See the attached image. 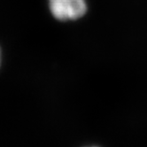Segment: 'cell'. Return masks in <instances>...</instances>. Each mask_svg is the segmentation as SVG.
I'll list each match as a JSON object with an SVG mask.
<instances>
[{
    "label": "cell",
    "mask_w": 147,
    "mask_h": 147,
    "mask_svg": "<svg viewBox=\"0 0 147 147\" xmlns=\"http://www.w3.org/2000/svg\"><path fill=\"white\" fill-rule=\"evenodd\" d=\"M51 12L59 20H76L85 14V0H49Z\"/></svg>",
    "instance_id": "1"
}]
</instances>
